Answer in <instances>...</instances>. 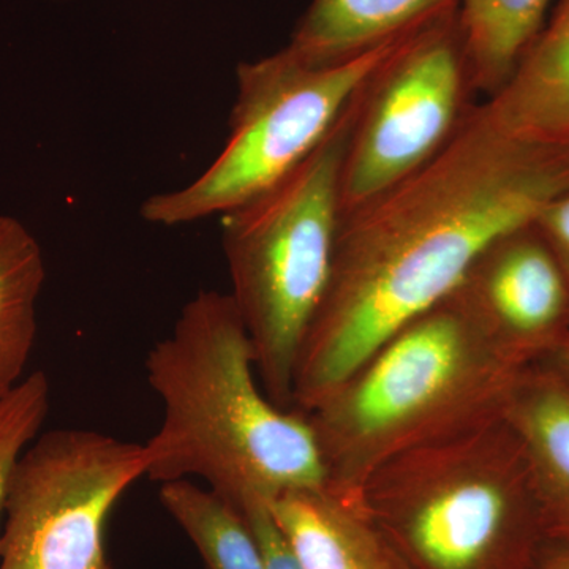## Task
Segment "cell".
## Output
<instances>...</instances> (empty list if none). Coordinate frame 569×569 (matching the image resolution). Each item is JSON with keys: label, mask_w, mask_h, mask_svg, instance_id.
<instances>
[{"label": "cell", "mask_w": 569, "mask_h": 569, "mask_svg": "<svg viewBox=\"0 0 569 569\" xmlns=\"http://www.w3.org/2000/svg\"><path fill=\"white\" fill-rule=\"evenodd\" d=\"M568 183L569 146L509 133L473 104L433 159L343 213L331 279L296 361L293 410L310 413Z\"/></svg>", "instance_id": "1"}, {"label": "cell", "mask_w": 569, "mask_h": 569, "mask_svg": "<svg viewBox=\"0 0 569 569\" xmlns=\"http://www.w3.org/2000/svg\"><path fill=\"white\" fill-rule=\"evenodd\" d=\"M144 369L163 408L159 429L142 443L144 478L160 485L200 478L234 508L325 488L312 426L266 396L230 293L198 291Z\"/></svg>", "instance_id": "2"}, {"label": "cell", "mask_w": 569, "mask_h": 569, "mask_svg": "<svg viewBox=\"0 0 569 569\" xmlns=\"http://www.w3.org/2000/svg\"><path fill=\"white\" fill-rule=\"evenodd\" d=\"M522 370L448 296L397 329L306 415L325 488L361 501L367 479L389 460L501 417Z\"/></svg>", "instance_id": "3"}, {"label": "cell", "mask_w": 569, "mask_h": 569, "mask_svg": "<svg viewBox=\"0 0 569 569\" xmlns=\"http://www.w3.org/2000/svg\"><path fill=\"white\" fill-rule=\"evenodd\" d=\"M361 503L411 569H531L546 546L529 462L503 415L389 460Z\"/></svg>", "instance_id": "4"}, {"label": "cell", "mask_w": 569, "mask_h": 569, "mask_svg": "<svg viewBox=\"0 0 569 569\" xmlns=\"http://www.w3.org/2000/svg\"><path fill=\"white\" fill-rule=\"evenodd\" d=\"M361 92L293 173L220 216L230 296L261 388L283 410H293L296 361L331 279L343 162Z\"/></svg>", "instance_id": "5"}, {"label": "cell", "mask_w": 569, "mask_h": 569, "mask_svg": "<svg viewBox=\"0 0 569 569\" xmlns=\"http://www.w3.org/2000/svg\"><path fill=\"white\" fill-rule=\"evenodd\" d=\"M426 24L331 66H310L287 48L239 63L222 152L189 186L148 198L142 219L163 227L192 223L274 187L312 156L377 70Z\"/></svg>", "instance_id": "6"}, {"label": "cell", "mask_w": 569, "mask_h": 569, "mask_svg": "<svg viewBox=\"0 0 569 569\" xmlns=\"http://www.w3.org/2000/svg\"><path fill=\"white\" fill-rule=\"evenodd\" d=\"M144 475L142 443L88 429L40 433L7 482L0 569H112L108 518Z\"/></svg>", "instance_id": "7"}, {"label": "cell", "mask_w": 569, "mask_h": 569, "mask_svg": "<svg viewBox=\"0 0 569 569\" xmlns=\"http://www.w3.org/2000/svg\"><path fill=\"white\" fill-rule=\"evenodd\" d=\"M459 9L415 32L370 78L342 170V216L402 181L451 140L473 93Z\"/></svg>", "instance_id": "8"}, {"label": "cell", "mask_w": 569, "mask_h": 569, "mask_svg": "<svg viewBox=\"0 0 569 569\" xmlns=\"http://www.w3.org/2000/svg\"><path fill=\"white\" fill-rule=\"evenodd\" d=\"M451 296L522 369L545 362L569 336V279L533 220L486 247Z\"/></svg>", "instance_id": "9"}, {"label": "cell", "mask_w": 569, "mask_h": 569, "mask_svg": "<svg viewBox=\"0 0 569 569\" xmlns=\"http://www.w3.org/2000/svg\"><path fill=\"white\" fill-rule=\"evenodd\" d=\"M503 417L529 462L546 546L569 549V385L548 365L527 367Z\"/></svg>", "instance_id": "10"}, {"label": "cell", "mask_w": 569, "mask_h": 569, "mask_svg": "<svg viewBox=\"0 0 569 569\" xmlns=\"http://www.w3.org/2000/svg\"><path fill=\"white\" fill-rule=\"evenodd\" d=\"M268 507L305 569H411L361 501L320 488L283 493Z\"/></svg>", "instance_id": "11"}, {"label": "cell", "mask_w": 569, "mask_h": 569, "mask_svg": "<svg viewBox=\"0 0 569 569\" xmlns=\"http://www.w3.org/2000/svg\"><path fill=\"white\" fill-rule=\"evenodd\" d=\"M482 104L509 133L569 146V0H559L507 84Z\"/></svg>", "instance_id": "12"}, {"label": "cell", "mask_w": 569, "mask_h": 569, "mask_svg": "<svg viewBox=\"0 0 569 569\" xmlns=\"http://www.w3.org/2000/svg\"><path fill=\"white\" fill-rule=\"evenodd\" d=\"M459 6L460 0H312L284 48L310 66L346 62Z\"/></svg>", "instance_id": "13"}, {"label": "cell", "mask_w": 569, "mask_h": 569, "mask_svg": "<svg viewBox=\"0 0 569 569\" xmlns=\"http://www.w3.org/2000/svg\"><path fill=\"white\" fill-rule=\"evenodd\" d=\"M44 279L39 241L20 220L0 216V402L26 378Z\"/></svg>", "instance_id": "14"}, {"label": "cell", "mask_w": 569, "mask_h": 569, "mask_svg": "<svg viewBox=\"0 0 569 569\" xmlns=\"http://www.w3.org/2000/svg\"><path fill=\"white\" fill-rule=\"evenodd\" d=\"M550 0H460L468 73L475 92L500 91L546 22Z\"/></svg>", "instance_id": "15"}, {"label": "cell", "mask_w": 569, "mask_h": 569, "mask_svg": "<svg viewBox=\"0 0 569 569\" xmlns=\"http://www.w3.org/2000/svg\"><path fill=\"white\" fill-rule=\"evenodd\" d=\"M160 501L203 560L204 569H266L241 512L189 479L164 482Z\"/></svg>", "instance_id": "16"}, {"label": "cell", "mask_w": 569, "mask_h": 569, "mask_svg": "<svg viewBox=\"0 0 569 569\" xmlns=\"http://www.w3.org/2000/svg\"><path fill=\"white\" fill-rule=\"evenodd\" d=\"M51 407V385L43 372L26 376L0 402V520L14 462L40 436Z\"/></svg>", "instance_id": "17"}, {"label": "cell", "mask_w": 569, "mask_h": 569, "mask_svg": "<svg viewBox=\"0 0 569 569\" xmlns=\"http://www.w3.org/2000/svg\"><path fill=\"white\" fill-rule=\"evenodd\" d=\"M236 509L241 512L247 526L257 538L266 569H305L291 546L288 545L282 530L277 526L274 516L266 501H246Z\"/></svg>", "instance_id": "18"}, {"label": "cell", "mask_w": 569, "mask_h": 569, "mask_svg": "<svg viewBox=\"0 0 569 569\" xmlns=\"http://www.w3.org/2000/svg\"><path fill=\"white\" fill-rule=\"evenodd\" d=\"M533 224L569 279V183L535 216Z\"/></svg>", "instance_id": "19"}, {"label": "cell", "mask_w": 569, "mask_h": 569, "mask_svg": "<svg viewBox=\"0 0 569 569\" xmlns=\"http://www.w3.org/2000/svg\"><path fill=\"white\" fill-rule=\"evenodd\" d=\"M531 569H569V549L545 546Z\"/></svg>", "instance_id": "20"}, {"label": "cell", "mask_w": 569, "mask_h": 569, "mask_svg": "<svg viewBox=\"0 0 569 569\" xmlns=\"http://www.w3.org/2000/svg\"><path fill=\"white\" fill-rule=\"evenodd\" d=\"M541 365V362H539ZM542 365H548L569 385V336Z\"/></svg>", "instance_id": "21"}]
</instances>
